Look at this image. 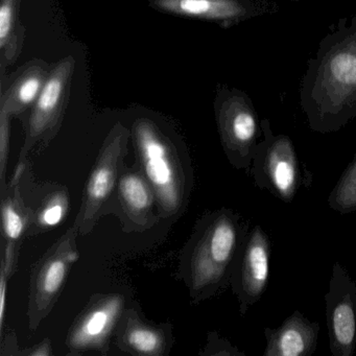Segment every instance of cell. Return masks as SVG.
Listing matches in <instances>:
<instances>
[{
	"mask_svg": "<svg viewBox=\"0 0 356 356\" xmlns=\"http://www.w3.org/2000/svg\"><path fill=\"white\" fill-rule=\"evenodd\" d=\"M214 112L222 147L232 165L251 174L252 160L261 124L253 102L245 91L220 85L216 89Z\"/></svg>",
	"mask_w": 356,
	"mask_h": 356,
	"instance_id": "277c9868",
	"label": "cell"
},
{
	"mask_svg": "<svg viewBox=\"0 0 356 356\" xmlns=\"http://www.w3.org/2000/svg\"><path fill=\"white\" fill-rule=\"evenodd\" d=\"M67 211V199L65 197H54L39 214V222L44 227L57 226L62 222Z\"/></svg>",
	"mask_w": 356,
	"mask_h": 356,
	"instance_id": "ffe728a7",
	"label": "cell"
},
{
	"mask_svg": "<svg viewBox=\"0 0 356 356\" xmlns=\"http://www.w3.org/2000/svg\"><path fill=\"white\" fill-rule=\"evenodd\" d=\"M320 324L295 310L276 329L266 327L264 356H312L318 346Z\"/></svg>",
	"mask_w": 356,
	"mask_h": 356,
	"instance_id": "8fae6325",
	"label": "cell"
},
{
	"mask_svg": "<svg viewBox=\"0 0 356 356\" xmlns=\"http://www.w3.org/2000/svg\"><path fill=\"white\" fill-rule=\"evenodd\" d=\"M272 241L260 225L245 235L233 266V291L241 303V314H247L266 293L270 275Z\"/></svg>",
	"mask_w": 356,
	"mask_h": 356,
	"instance_id": "52a82bcc",
	"label": "cell"
},
{
	"mask_svg": "<svg viewBox=\"0 0 356 356\" xmlns=\"http://www.w3.org/2000/svg\"><path fill=\"white\" fill-rule=\"evenodd\" d=\"M53 65L43 60L35 59L1 81L0 110L11 116L20 115L38 99Z\"/></svg>",
	"mask_w": 356,
	"mask_h": 356,
	"instance_id": "7c38bea8",
	"label": "cell"
},
{
	"mask_svg": "<svg viewBox=\"0 0 356 356\" xmlns=\"http://www.w3.org/2000/svg\"><path fill=\"white\" fill-rule=\"evenodd\" d=\"M328 205L341 214L356 211V154L329 195Z\"/></svg>",
	"mask_w": 356,
	"mask_h": 356,
	"instance_id": "e0dca14e",
	"label": "cell"
},
{
	"mask_svg": "<svg viewBox=\"0 0 356 356\" xmlns=\"http://www.w3.org/2000/svg\"><path fill=\"white\" fill-rule=\"evenodd\" d=\"M78 253L64 243L55 254L47 258L41 266L34 289V306L38 310L49 307L61 289L70 266L76 261Z\"/></svg>",
	"mask_w": 356,
	"mask_h": 356,
	"instance_id": "5bb4252c",
	"label": "cell"
},
{
	"mask_svg": "<svg viewBox=\"0 0 356 356\" xmlns=\"http://www.w3.org/2000/svg\"><path fill=\"white\" fill-rule=\"evenodd\" d=\"M260 124L264 138L254 152L252 176L260 189H266L284 203H291L301 187L312 186V172L300 161L291 137L275 135L268 118Z\"/></svg>",
	"mask_w": 356,
	"mask_h": 356,
	"instance_id": "7a4b0ae2",
	"label": "cell"
},
{
	"mask_svg": "<svg viewBox=\"0 0 356 356\" xmlns=\"http://www.w3.org/2000/svg\"><path fill=\"white\" fill-rule=\"evenodd\" d=\"M122 307V299L118 296L106 298L95 304L70 334V347L82 350L99 347L111 332Z\"/></svg>",
	"mask_w": 356,
	"mask_h": 356,
	"instance_id": "4fadbf2b",
	"label": "cell"
},
{
	"mask_svg": "<svg viewBox=\"0 0 356 356\" xmlns=\"http://www.w3.org/2000/svg\"><path fill=\"white\" fill-rule=\"evenodd\" d=\"M76 60L72 56L63 58L51 67L49 79L32 107L24 153L45 137L55 134L70 97Z\"/></svg>",
	"mask_w": 356,
	"mask_h": 356,
	"instance_id": "9c48e42d",
	"label": "cell"
},
{
	"mask_svg": "<svg viewBox=\"0 0 356 356\" xmlns=\"http://www.w3.org/2000/svg\"><path fill=\"white\" fill-rule=\"evenodd\" d=\"M129 132L122 126H116L108 138L105 149L99 157L87 184L84 212L81 225L92 222L97 212L106 201L115 184L118 162L127 145Z\"/></svg>",
	"mask_w": 356,
	"mask_h": 356,
	"instance_id": "30bf717a",
	"label": "cell"
},
{
	"mask_svg": "<svg viewBox=\"0 0 356 356\" xmlns=\"http://www.w3.org/2000/svg\"><path fill=\"white\" fill-rule=\"evenodd\" d=\"M159 13L212 22L230 29L241 22L274 15L280 8L273 0H147Z\"/></svg>",
	"mask_w": 356,
	"mask_h": 356,
	"instance_id": "8992f818",
	"label": "cell"
},
{
	"mask_svg": "<svg viewBox=\"0 0 356 356\" xmlns=\"http://www.w3.org/2000/svg\"><path fill=\"white\" fill-rule=\"evenodd\" d=\"M12 258H13V249L10 243L6 252V261H3L1 278H0V326L3 327V318H5L6 293H7V274L11 268Z\"/></svg>",
	"mask_w": 356,
	"mask_h": 356,
	"instance_id": "7402d4cb",
	"label": "cell"
},
{
	"mask_svg": "<svg viewBox=\"0 0 356 356\" xmlns=\"http://www.w3.org/2000/svg\"><path fill=\"white\" fill-rule=\"evenodd\" d=\"M133 136L143 172L166 213H175L182 201V179L174 147L159 124L149 118L133 122Z\"/></svg>",
	"mask_w": 356,
	"mask_h": 356,
	"instance_id": "5b68a950",
	"label": "cell"
},
{
	"mask_svg": "<svg viewBox=\"0 0 356 356\" xmlns=\"http://www.w3.org/2000/svg\"><path fill=\"white\" fill-rule=\"evenodd\" d=\"M26 218L17 206L8 199L3 204V227L8 241L19 239L26 228Z\"/></svg>",
	"mask_w": 356,
	"mask_h": 356,
	"instance_id": "d6986e66",
	"label": "cell"
},
{
	"mask_svg": "<svg viewBox=\"0 0 356 356\" xmlns=\"http://www.w3.org/2000/svg\"><path fill=\"white\" fill-rule=\"evenodd\" d=\"M127 347L143 355H159L164 349V337L159 331L143 324H131L124 334Z\"/></svg>",
	"mask_w": 356,
	"mask_h": 356,
	"instance_id": "ac0fdd59",
	"label": "cell"
},
{
	"mask_svg": "<svg viewBox=\"0 0 356 356\" xmlns=\"http://www.w3.org/2000/svg\"><path fill=\"white\" fill-rule=\"evenodd\" d=\"M22 0H1L0 5V51L1 74L22 54L26 40V28L19 19Z\"/></svg>",
	"mask_w": 356,
	"mask_h": 356,
	"instance_id": "9a60e30c",
	"label": "cell"
},
{
	"mask_svg": "<svg viewBox=\"0 0 356 356\" xmlns=\"http://www.w3.org/2000/svg\"><path fill=\"white\" fill-rule=\"evenodd\" d=\"M12 116L7 112L0 110V165H1V183L5 184L6 164L10 143V120Z\"/></svg>",
	"mask_w": 356,
	"mask_h": 356,
	"instance_id": "44dd1931",
	"label": "cell"
},
{
	"mask_svg": "<svg viewBox=\"0 0 356 356\" xmlns=\"http://www.w3.org/2000/svg\"><path fill=\"white\" fill-rule=\"evenodd\" d=\"M289 1H293V3H299V1H305V0H289Z\"/></svg>",
	"mask_w": 356,
	"mask_h": 356,
	"instance_id": "603a6c76",
	"label": "cell"
},
{
	"mask_svg": "<svg viewBox=\"0 0 356 356\" xmlns=\"http://www.w3.org/2000/svg\"><path fill=\"white\" fill-rule=\"evenodd\" d=\"M248 227L230 210H222L210 220L193 258V279L197 289L218 287L231 278Z\"/></svg>",
	"mask_w": 356,
	"mask_h": 356,
	"instance_id": "3957f363",
	"label": "cell"
},
{
	"mask_svg": "<svg viewBox=\"0 0 356 356\" xmlns=\"http://www.w3.org/2000/svg\"><path fill=\"white\" fill-rule=\"evenodd\" d=\"M329 347L333 356H353L356 346V283L339 262L325 295Z\"/></svg>",
	"mask_w": 356,
	"mask_h": 356,
	"instance_id": "ba28073f",
	"label": "cell"
},
{
	"mask_svg": "<svg viewBox=\"0 0 356 356\" xmlns=\"http://www.w3.org/2000/svg\"><path fill=\"white\" fill-rule=\"evenodd\" d=\"M120 193L124 205L132 213H145L153 205V193L149 185L134 172L120 178Z\"/></svg>",
	"mask_w": 356,
	"mask_h": 356,
	"instance_id": "2e32d148",
	"label": "cell"
},
{
	"mask_svg": "<svg viewBox=\"0 0 356 356\" xmlns=\"http://www.w3.org/2000/svg\"><path fill=\"white\" fill-rule=\"evenodd\" d=\"M299 95L314 132H337L356 118V15L341 18L321 40L308 60Z\"/></svg>",
	"mask_w": 356,
	"mask_h": 356,
	"instance_id": "6da1fadb",
	"label": "cell"
}]
</instances>
